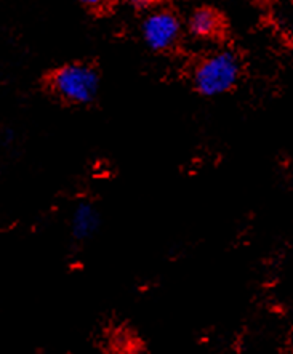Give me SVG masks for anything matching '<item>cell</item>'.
Returning a JSON list of instances; mask_svg holds the SVG:
<instances>
[{
  "instance_id": "1",
  "label": "cell",
  "mask_w": 293,
  "mask_h": 354,
  "mask_svg": "<svg viewBox=\"0 0 293 354\" xmlns=\"http://www.w3.org/2000/svg\"><path fill=\"white\" fill-rule=\"evenodd\" d=\"M242 77V62L234 50L221 48L202 57L191 71V85L200 97L216 98L232 92Z\"/></svg>"
},
{
  "instance_id": "2",
  "label": "cell",
  "mask_w": 293,
  "mask_h": 354,
  "mask_svg": "<svg viewBox=\"0 0 293 354\" xmlns=\"http://www.w3.org/2000/svg\"><path fill=\"white\" fill-rule=\"evenodd\" d=\"M52 97L69 106H88L97 100L101 75L97 66L85 62L66 63L53 69L45 79Z\"/></svg>"
},
{
  "instance_id": "3",
  "label": "cell",
  "mask_w": 293,
  "mask_h": 354,
  "mask_svg": "<svg viewBox=\"0 0 293 354\" xmlns=\"http://www.w3.org/2000/svg\"><path fill=\"white\" fill-rule=\"evenodd\" d=\"M141 37L151 52L169 53L181 42L183 23L171 10L154 8L141 23Z\"/></svg>"
},
{
  "instance_id": "4",
  "label": "cell",
  "mask_w": 293,
  "mask_h": 354,
  "mask_svg": "<svg viewBox=\"0 0 293 354\" xmlns=\"http://www.w3.org/2000/svg\"><path fill=\"white\" fill-rule=\"evenodd\" d=\"M225 15L214 7H197L188 18V31L196 39L218 40L226 34Z\"/></svg>"
},
{
  "instance_id": "5",
  "label": "cell",
  "mask_w": 293,
  "mask_h": 354,
  "mask_svg": "<svg viewBox=\"0 0 293 354\" xmlns=\"http://www.w3.org/2000/svg\"><path fill=\"white\" fill-rule=\"evenodd\" d=\"M100 225V215L92 204H79L75 207L73 220H70V230L75 239H88L95 234Z\"/></svg>"
},
{
  "instance_id": "6",
  "label": "cell",
  "mask_w": 293,
  "mask_h": 354,
  "mask_svg": "<svg viewBox=\"0 0 293 354\" xmlns=\"http://www.w3.org/2000/svg\"><path fill=\"white\" fill-rule=\"evenodd\" d=\"M77 2L93 13H106L113 8L115 0H77Z\"/></svg>"
},
{
  "instance_id": "7",
  "label": "cell",
  "mask_w": 293,
  "mask_h": 354,
  "mask_svg": "<svg viewBox=\"0 0 293 354\" xmlns=\"http://www.w3.org/2000/svg\"><path fill=\"white\" fill-rule=\"evenodd\" d=\"M124 2H127L131 8L138 12H144V10H154L162 0H124Z\"/></svg>"
}]
</instances>
